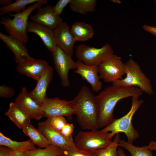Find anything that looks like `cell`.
Segmentation results:
<instances>
[{
  "mask_svg": "<svg viewBox=\"0 0 156 156\" xmlns=\"http://www.w3.org/2000/svg\"><path fill=\"white\" fill-rule=\"evenodd\" d=\"M71 0H59L58 1L53 9L55 13L57 15L60 16L64 8L69 3H70Z\"/></svg>",
  "mask_w": 156,
  "mask_h": 156,
  "instance_id": "31",
  "label": "cell"
},
{
  "mask_svg": "<svg viewBox=\"0 0 156 156\" xmlns=\"http://www.w3.org/2000/svg\"><path fill=\"white\" fill-rule=\"evenodd\" d=\"M118 146L127 150L130 153L131 156H153L152 151L147 146H136L122 139L120 140Z\"/></svg>",
  "mask_w": 156,
  "mask_h": 156,
  "instance_id": "26",
  "label": "cell"
},
{
  "mask_svg": "<svg viewBox=\"0 0 156 156\" xmlns=\"http://www.w3.org/2000/svg\"><path fill=\"white\" fill-rule=\"evenodd\" d=\"M148 148L151 151H156V141H151L147 146Z\"/></svg>",
  "mask_w": 156,
  "mask_h": 156,
  "instance_id": "38",
  "label": "cell"
},
{
  "mask_svg": "<svg viewBox=\"0 0 156 156\" xmlns=\"http://www.w3.org/2000/svg\"><path fill=\"white\" fill-rule=\"evenodd\" d=\"M5 115L19 128H23L30 124V118L14 102H11Z\"/></svg>",
  "mask_w": 156,
  "mask_h": 156,
  "instance_id": "20",
  "label": "cell"
},
{
  "mask_svg": "<svg viewBox=\"0 0 156 156\" xmlns=\"http://www.w3.org/2000/svg\"><path fill=\"white\" fill-rule=\"evenodd\" d=\"M63 151L58 147L51 144L43 149L37 148L25 152L31 156H61Z\"/></svg>",
  "mask_w": 156,
  "mask_h": 156,
  "instance_id": "27",
  "label": "cell"
},
{
  "mask_svg": "<svg viewBox=\"0 0 156 156\" xmlns=\"http://www.w3.org/2000/svg\"><path fill=\"white\" fill-rule=\"evenodd\" d=\"M155 4L156 6V0H155Z\"/></svg>",
  "mask_w": 156,
  "mask_h": 156,
  "instance_id": "41",
  "label": "cell"
},
{
  "mask_svg": "<svg viewBox=\"0 0 156 156\" xmlns=\"http://www.w3.org/2000/svg\"><path fill=\"white\" fill-rule=\"evenodd\" d=\"M47 3V0H40L19 13H8V15L13 18L12 19L8 16L2 17L0 23L4 25L5 31L9 35L16 38L25 44L28 40L27 29L30 15L34 10Z\"/></svg>",
  "mask_w": 156,
  "mask_h": 156,
  "instance_id": "3",
  "label": "cell"
},
{
  "mask_svg": "<svg viewBox=\"0 0 156 156\" xmlns=\"http://www.w3.org/2000/svg\"><path fill=\"white\" fill-rule=\"evenodd\" d=\"M17 64L16 69L19 73L37 81L49 65L45 60L31 57L21 60Z\"/></svg>",
  "mask_w": 156,
  "mask_h": 156,
  "instance_id": "12",
  "label": "cell"
},
{
  "mask_svg": "<svg viewBox=\"0 0 156 156\" xmlns=\"http://www.w3.org/2000/svg\"><path fill=\"white\" fill-rule=\"evenodd\" d=\"M142 28L145 31L156 36V27L145 24L143 26Z\"/></svg>",
  "mask_w": 156,
  "mask_h": 156,
  "instance_id": "35",
  "label": "cell"
},
{
  "mask_svg": "<svg viewBox=\"0 0 156 156\" xmlns=\"http://www.w3.org/2000/svg\"><path fill=\"white\" fill-rule=\"evenodd\" d=\"M71 33L76 41H85L92 38L94 34V31L90 24L83 22L73 23L70 28Z\"/></svg>",
  "mask_w": 156,
  "mask_h": 156,
  "instance_id": "21",
  "label": "cell"
},
{
  "mask_svg": "<svg viewBox=\"0 0 156 156\" xmlns=\"http://www.w3.org/2000/svg\"><path fill=\"white\" fill-rule=\"evenodd\" d=\"M111 1L118 3L120 4V1L118 0H111Z\"/></svg>",
  "mask_w": 156,
  "mask_h": 156,
  "instance_id": "40",
  "label": "cell"
},
{
  "mask_svg": "<svg viewBox=\"0 0 156 156\" xmlns=\"http://www.w3.org/2000/svg\"><path fill=\"white\" fill-rule=\"evenodd\" d=\"M14 93V90L12 87L4 85H2L0 86V97H1L10 98L13 96Z\"/></svg>",
  "mask_w": 156,
  "mask_h": 156,
  "instance_id": "32",
  "label": "cell"
},
{
  "mask_svg": "<svg viewBox=\"0 0 156 156\" xmlns=\"http://www.w3.org/2000/svg\"><path fill=\"white\" fill-rule=\"evenodd\" d=\"M70 101L74 115H76L81 128L98 130L99 110L96 96L88 87L83 86L77 95Z\"/></svg>",
  "mask_w": 156,
  "mask_h": 156,
  "instance_id": "2",
  "label": "cell"
},
{
  "mask_svg": "<svg viewBox=\"0 0 156 156\" xmlns=\"http://www.w3.org/2000/svg\"><path fill=\"white\" fill-rule=\"evenodd\" d=\"M131 98V106L129 112L122 117L114 118L111 123L101 130L105 132H110L112 138L116 134L123 133L127 137V142L132 144L139 135L132 124V120L134 115L144 101L139 100L138 97Z\"/></svg>",
  "mask_w": 156,
  "mask_h": 156,
  "instance_id": "4",
  "label": "cell"
},
{
  "mask_svg": "<svg viewBox=\"0 0 156 156\" xmlns=\"http://www.w3.org/2000/svg\"><path fill=\"white\" fill-rule=\"evenodd\" d=\"M74 129L73 124L67 122L62 128L60 133L65 137L70 138L72 137Z\"/></svg>",
  "mask_w": 156,
  "mask_h": 156,
  "instance_id": "33",
  "label": "cell"
},
{
  "mask_svg": "<svg viewBox=\"0 0 156 156\" xmlns=\"http://www.w3.org/2000/svg\"><path fill=\"white\" fill-rule=\"evenodd\" d=\"M40 106L43 117L47 118L63 116L71 121L74 115L70 101L61 99L58 97L49 98L47 96Z\"/></svg>",
  "mask_w": 156,
  "mask_h": 156,
  "instance_id": "8",
  "label": "cell"
},
{
  "mask_svg": "<svg viewBox=\"0 0 156 156\" xmlns=\"http://www.w3.org/2000/svg\"><path fill=\"white\" fill-rule=\"evenodd\" d=\"M76 63V67L74 72L79 75L82 79L90 84L93 91L98 92L100 91L102 87V83L98 75V66L86 65L79 60Z\"/></svg>",
  "mask_w": 156,
  "mask_h": 156,
  "instance_id": "16",
  "label": "cell"
},
{
  "mask_svg": "<svg viewBox=\"0 0 156 156\" xmlns=\"http://www.w3.org/2000/svg\"><path fill=\"white\" fill-rule=\"evenodd\" d=\"M53 31L57 46L72 57L76 41L67 23L63 22Z\"/></svg>",
  "mask_w": 156,
  "mask_h": 156,
  "instance_id": "15",
  "label": "cell"
},
{
  "mask_svg": "<svg viewBox=\"0 0 156 156\" xmlns=\"http://www.w3.org/2000/svg\"><path fill=\"white\" fill-rule=\"evenodd\" d=\"M61 156H95L94 153H89L78 149L64 150Z\"/></svg>",
  "mask_w": 156,
  "mask_h": 156,
  "instance_id": "30",
  "label": "cell"
},
{
  "mask_svg": "<svg viewBox=\"0 0 156 156\" xmlns=\"http://www.w3.org/2000/svg\"><path fill=\"white\" fill-rule=\"evenodd\" d=\"M53 68L49 65L39 80L35 88L29 92L31 97L38 104L40 105L47 96V90L53 77Z\"/></svg>",
  "mask_w": 156,
  "mask_h": 156,
  "instance_id": "17",
  "label": "cell"
},
{
  "mask_svg": "<svg viewBox=\"0 0 156 156\" xmlns=\"http://www.w3.org/2000/svg\"><path fill=\"white\" fill-rule=\"evenodd\" d=\"M112 138L109 132L101 130L80 131L75 137L74 141L78 149L94 153L97 150L110 145L112 141Z\"/></svg>",
  "mask_w": 156,
  "mask_h": 156,
  "instance_id": "6",
  "label": "cell"
},
{
  "mask_svg": "<svg viewBox=\"0 0 156 156\" xmlns=\"http://www.w3.org/2000/svg\"><path fill=\"white\" fill-rule=\"evenodd\" d=\"M12 3V0H0V5L2 7L7 6Z\"/></svg>",
  "mask_w": 156,
  "mask_h": 156,
  "instance_id": "37",
  "label": "cell"
},
{
  "mask_svg": "<svg viewBox=\"0 0 156 156\" xmlns=\"http://www.w3.org/2000/svg\"><path fill=\"white\" fill-rule=\"evenodd\" d=\"M40 0H16L10 5L0 8V15L14 12L15 14L19 13L25 10L28 5L34 3Z\"/></svg>",
  "mask_w": 156,
  "mask_h": 156,
  "instance_id": "25",
  "label": "cell"
},
{
  "mask_svg": "<svg viewBox=\"0 0 156 156\" xmlns=\"http://www.w3.org/2000/svg\"><path fill=\"white\" fill-rule=\"evenodd\" d=\"M0 156H11L13 151L7 147L0 146Z\"/></svg>",
  "mask_w": 156,
  "mask_h": 156,
  "instance_id": "34",
  "label": "cell"
},
{
  "mask_svg": "<svg viewBox=\"0 0 156 156\" xmlns=\"http://www.w3.org/2000/svg\"><path fill=\"white\" fill-rule=\"evenodd\" d=\"M142 92L139 88L112 85L105 88L96 96L99 110V129L105 127L112 121L114 108L120 100L129 97H139Z\"/></svg>",
  "mask_w": 156,
  "mask_h": 156,
  "instance_id": "1",
  "label": "cell"
},
{
  "mask_svg": "<svg viewBox=\"0 0 156 156\" xmlns=\"http://www.w3.org/2000/svg\"><path fill=\"white\" fill-rule=\"evenodd\" d=\"M125 66L126 77L112 82V85L137 87L148 94H153L154 92L151 81L143 72L139 65L131 58L125 63Z\"/></svg>",
  "mask_w": 156,
  "mask_h": 156,
  "instance_id": "5",
  "label": "cell"
},
{
  "mask_svg": "<svg viewBox=\"0 0 156 156\" xmlns=\"http://www.w3.org/2000/svg\"><path fill=\"white\" fill-rule=\"evenodd\" d=\"M14 102L31 119L40 120L43 116L40 105L30 96L25 86L23 87Z\"/></svg>",
  "mask_w": 156,
  "mask_h": 156,
  "instance_id": "13",
  "label": "cell"
},
{
  "mask_svg": "<svg viewBox=\"0 0 156 156\" xmlns=\"http://www.w3.org/2000/svg\"><path fill=\"white\" fill-rule=\"evenodd\" d=\"M96 5V0H71L70 3L73 11L83 15L94 12Z\"/></svg>",
  "mask_w": 156,
  "mask_h": 156,
  "instance_id": "24",
  "label": "cell"
},
{
  "mask_svg": "<svg viewBox=\"0 0 156 156\" xmlns=\"http://www.w3.org/2000/svg\"><path fill=\"white\" fill-rule=\"evenodd\" d=\"M38 129L45 135L51 144L63 151L77 149L73 137L67 138L54 129L47 118L45 121L38 124Z\"/></svg>",
  "mask_w": 156,
  "mask_h": 156,
  "instance_id": "11",
  "label": "cell"
},
{
  "mask_svg": "<svg viewBox=\"0 0 156 156\" xmlns=\"http://www.w3.org/2000/svg\"><path fill=\"white\" fill-rule=\"evenodd\" d=\"M48 119L53 127L60 132L63 127L67 123L66 118L63 116L53 117Z\"/></svg>",
  "mask_w": 156,
  "mask_h": 156,
  "instance_id": "29",
  "label": "cell"
},
{
  "mask_svg": "<svg viewBox=\"0 0 156 156\" xmlns=\"http://www.w3.org/2000/svg\"><path fill=\"white\" fill-rule=\"evenodd\" d=\"M0 145L8 147L14 152H25L37 149L30 139L17 142L7 138L1 132H0Z\"/></svg>",
  "mask_w": 156,
  "mask_h": 156,
  "instance_id": "22",
  "label": "cell"
},
{
  "mask_svg": "<svg viewBox=\"0 0 156 156\" xmlns=\"http://www.w3.org/2000/svg\"><path fill=\"white\" fill-rule=\"evenodd\" d=\"M53 6L48 5L41 6L38 8L36 14L29 17L31 21L53 30L62 22V19L56 15L53 9Z\"/></svg>",
  "mask_w": 156,
  "mask_h": 156,
  "instance_id": "14",
  "label": "cell"
},
{
  "mask_svg": "<svg viewBox=\"0 0 156 156\" xmlns=\"http://www.w3.org/2000/svg\"><path fill=\"white\" fill-rule=\"evenodd\" d=\"M118 156H126L123 150L120 148H119L117 150Z\"/></svg>",
  "mask_w": 156,
  "mask_h": 156,
  "instance_id": "39",
  "label": "cell"
},
{
  "mask_svg": "<svg viewBox=\"0 0 156 156\" xmlns=\"http://www.w3.org/2000/svg\"><path fill=\"white\" fill-rule=\"evenodd\" d=\"M22 130L24 134L39 147L45 148L51 145L45 135L38 129L36 128L31 124Z\"/></svg>",
  "mask_w": 156,
  "mask_h": 156,
  "instance_id": "23",
  "label": "cell"
},
{
  "mask_svg": "<svg viewBox=\"0 0 156 156\" xmlns=\"http://www.w3.org/2000/svg\"><path fill=\"white\" fill-rule=\"evenodd\" d=\"M120 140L119 134H116L111 144L105 148L96 151L94 153L95 156H118L117 148Z\"/></svg>",
  "mask_w": 156,
  "mask_h": 156,
  "instance_id": "28",
  "label": "cell"
},
{
  "mask_svg": "<svg viewBox=\"0 0 156 156\" xmlns=\"http://www.w3.org/2000/svg\"><path fill=\"white\" fill-rule=\"evenodd\" d=\"M27 32L32 33L38 35L45 47L52 53L57 46L53 31L49 28L32 21H28Z\"/></svg>",
  "mask_w": 156,
  "mask_h": 156,
  "instance_id": "18",
  "label": "cell"
},
{
  "mask_svg": "<svg viewBox=\"0 0 156 156\" xmlns=\"http://www.w3.org/2000/svg\"><path fill=\"white\" fill-rule=\"evenodd\" d=\"M52 53L54 64L60 77L61 86L64 88L69 87L70 83L68 73L71 70L76 69V62H75L71 56L57 46Z\"/></svg>",
  "mask_w": 156,
  "mask_h": 156,
  "instance_id": "10",
  "label": "cell"
},
{
  "mask_svg": "<svg viewBox=\"0 0 156 156\" xmlns=\"http://www.w3.org/2000/svg\"><path fill=\"white\" fill-rule=\"evenodd\" d=\"M100 79L106 83H112L120 79L125 74V63L122 58L114 54L99 66Z\"/></svg>",
  "mask_w": 156,
  "mask_h": 156,
  "instance_id": "9",
  "label": "cell"
},
{
  "mask_svg": "<svg viewBox=\"0 0 156 156\" xmlns=\"http://www.w3.org/2000/svg\"><path fill=\"white\" fill-rule=\"evenodd\" d=\"M11 156H31L26 152H14L13 151Z\"/></svg>",
  "mask_w": 156,
  "mask_h": 156,
  "instance_id": "36",
  "label": "cell"
},
{
  "mask_svg": "<svg viewBox=\"0 0 156 156\" xmlns=\"http://www.w3.org/2000/svg\"><path fill=\"white\" fill-rule=\"evenodd\" d=\"M113 54L112 46L108 44H104L100 48L80 44L77 47L75 51L78 60L86 65L98 66Z\"/></svg>",
  "mask_w": 156,
  "mask_h": 156,
  "instance_id": "7",
  "label": "cell"
},
{
  "mask_svg": "<svg viewBox=\"0 0 156 156\" xmlns=\"http://www.w3.org/2000/svg\"><path fill=\"white\" fill-rule=\"evenodd\" d=\"M0 39L13 53L15 61L17 64L21 60L31 57L25 44L16 38L0 32Z\"/></svg>",
  "mask_w": 156,
  "mask_h": 156,
  "instance_id": "19",
  "label": "cell"
}]
</instances>
